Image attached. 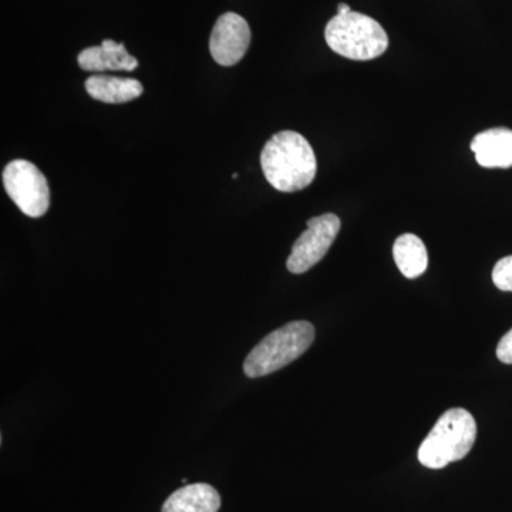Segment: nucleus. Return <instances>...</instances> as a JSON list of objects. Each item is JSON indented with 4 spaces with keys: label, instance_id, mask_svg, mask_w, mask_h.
Segmentation results:
<instances>
[{
    "label": "nucleus",
    "instance_id": "f257e3e1",
    "mask_svg": "<svg viewBox=\"0 0 512 512\" xmlns=\"http://www.w3.org/2000/svg\"><path fill=\"white\" fill-rule=\"evenodd\" d=\"M261 167L266 181L281 192L309 187L318 170L311 144L295 131H281L265 144Z\"/></svg>",
    "mask_w": 512,
    "mask_h": 512
},
{
    "label": "nucleus",
    "instance_id": "f03ea898",
    "mask_svg": "<svg viewBox=\"0 0 512 512\" xmlns=\"http://www.w3.org/2000/svg\"><path fill=\"white\" fill-rule=\"evenodd\" d=\"M477 423L464 409L447 410L419 448V461L431 470H440L454 461L463 460L474 447Z\"/></svg>",
    "mask_w": 512,
    "mask_h": 512
},
{
    "label": "nucleus",
    "instance_id": "7ed1b4c3",
    "mask_svg": "<svg viewBox=\"0 0 512 512\" xmlns=\"http://www.w3.org/2000/svg\"><path fill=\"white\" fill-rule=\"evenodd\" d=\"M313 340L315 328L311 322L295 320L286 323L269 333L251 350L244 362L245 375L256 379L284 369L311 348Z\"/></svg>",
    "mask_w": 512,
    "mask_h": 512
},
{
    "label": "nucleus",
    "instance_id": "20e7f679",
    "mask_svg": "<svg viewBox=\"0 0 512 512\" xmlns=\"http://www.w3.org/2000/svg\"><path fill=\"white\" fill-rule=\"evenodd\" d=\"M325 39L330 49L350 60H372L382 56L389 47V36L370 16L350 12L329 20Z\"/></svg>",
    "mask_w": 512,
    "mask_h": 512
},
{
    "label": "nucleus",
    "instance_id": "39448f33",
    "mask_svg": "<svg viewBox=\"0 0 512 512\" xmlns=\"http://www.w3.org/2000/svg\"><path fill=\"white\" fill-rule=\"evenodd\" d=\"M2 177L10 200L23 214L30 218L46 214L50 205L49 184L35 164L26 160L12 161L6 165Z\"/></svg>",
    "mask_w": 512,
    "mask_h": 512
},
{
    "label": "nucleus",
    "instance_id": "423d86ee",
    "mask_svg": "<svg viewBox=\"0 0 512 512\" xmlns=\"http://www.w3.org/2000/svg\"><path fill=\"white\" fill-rule=\"evenodd\" d=\"M340 231V220L338 215L323 214L319 217L311 218L308 221V229L298 238L292 247L289 255L288 271L292 274H305L309 269L319 264Z\"/></svg>",
    "mask_w": 512,
    "mask_h": 512
},
{
    "label": "nucleus",
    "instance_id": "0eeeda50",
    "mask_svg": "<svg viewBox=\"0 0 512 512\" xmlns=\"http://www.w3.org/2000/svg\"><path fill=\"white\" fill-rule=\"evenodd\" d=\"M251 43V29L247 20L234 12L218 18L210 37L212 59L221 66H234L241 62Z\"/></svg>",
    "mask_w": 512,
    "mask_h": 512
},
{
    "label": "nucleus",
    "instance_id": "6e6552de",
    "mask_svg": "<svg viewBox=\"0 0 512 512\" xmlns=\"http://www.w3.org/2000/svg\"><path fill=\"white\" fill-rule=\"evenodd\" d=\"M80 69L84 72H133L138 60L127 52L123 43L103 40L101 46L87 47L77 57Z\"/></svg>",
    "mask_w": 512,
    "mask_h": 512
},
{
    "label": "nucleus",
    "instance_id": "1a4fd4ad",
    "mask_svg": "<svg viewBox=\"0 0 512 512\" xmlns=\"http://www.w3.org/2000/svg\"><path fill=\"white\" fill-rule=\"evenodd\" d=\"M477 163L484 168L512 167V130L497 127L477 134L471 141Z\"/></svg>",
    "mask_w": 512,
    "mask_h": 512
},
{
    "label": "nucleus",
    "instance_id": "9d476101",
    "mask_svg": "<svg viewBox=\"0 0 512 512\" xmlns=\"http://www.w3.org/2000/svg\"><path fill=\"white\" fill-rule=\"evenodd\" d=\"M86 92L94 100L107 104H123L136 100L144 93L143 84L128 77L97 76L89 77L84 83Z\"/></svg>",
    "mask_w": 512,
    "mask_h": 512
},
{
    "label": "nucleus",
    "instance_id": "9b49d317",
    "mask_svg": "<svg viewBox=\"0 0 512 512\" xmlns=\"http://www.w3.org/2000/svg\"><path fill=\"white\" fill-rule=\"evenodd\" d=\"M221 497L210 484H190L165 500L161 512H218Z\"/></svg>",
    "mask_w": 512,
    "mask_h": 512
},
{
    "label": "nucleus",
    "instance_id": "f8f14e48",
    "mask_svg": "<svg viewBox=\"0 0 512 512\" xmlns=\"http://www.w3.org/2000/svg\"><path fill=\"white\" fill-rule=\"evenodd\" d=\"M393 256L397 268L409 279L419 278L429 266L426 245L417 235L404 234L397 238L393 245Z\"/></svg>",
    "mask_w": 512,
    "mask_h": 512
},
{
    "label": "nucleus",
    "instance_id": "ddd939ff",
    "mask_svg": "<svg viewBox=\"0 0 512 512\" xmlns=\"http://www.w3.org/2000/svg\"><path fill=\"white\" fill-rule=\"evenodd\" d=\"M493 282L500 291L512 292V255L505 256L495 264Z\"/></svg>",
    "mask_w": 512,
    "mask_h": 512
},
{
    "label": "nucleus",
    "instance_id": "4468645a",
    "mask_svg": "<svg viewBox=\"0 0 512 512\" xmlns=\"http://www.w3.org/2000/svg\"><path fill=\"white\" fill-rule=\"evenodd\" d=\"M497 357L505 365H512V329L508 330L498 343Z\"/></svg>",
    "mask_w": 512,
    "mask_h": 512
},
{
    "label": "nucleus",
    "instance_id": "2eb2a0df",
    "mask_svg": "<svg viewBox=\"0 0 512 512\" xmlns=\"http://www.w3.org/2000/svg\"><path fill=\"white\" fill-rule=\"evenodd\" d=\"M350 12H352V9H350L349 5H346V3H340L338 6V15H348Z\"/></svg>",
    "mask_w": 512,
    "mask_h": 512
}]
</instances>
